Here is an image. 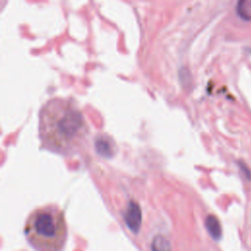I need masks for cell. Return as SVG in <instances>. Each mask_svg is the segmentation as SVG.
<instances>
[{"label": "cell", "instance_id": "2", "mask_svg": "<svg viewBox=\"0 0 251 251\" xmlns=\"http://www.w3.org/2000/svg\"><path fill=\"white\" fill-rule=\"evenodd\" d=\"M24 232L36 251H63L68 236L64 212L56 204L33 209L25 220Z\"/></svg>", "mask_w": 251, "mask_h": 251}, {"label": "cell", "instance_id": "6", "mask_svg": "<svg viewBox=\"0 0 251 251\" xmlns=\"http://www.w3.org/2000/svg\"><path fill=\"white\" fill-rule=\"evenodd\" d=\"M152 251H172L169 241L163 236H156L152 242Z\"/></svg>", "mask_w": 251, "mask_h": 251}, {"label": "cell", "instance_id": "4", "mask_svg": "<svg viewBox=\"0 0 251 251\" xmlns=\"http://www.w3.org/2000/svg\"><path fill=\"white\" fill-rule=\"evenodd\" d=\"M205 224L210 235L214 239H220L222 236V226L219 220L215 216L210 215L206 218Z\"/></svg>", "mask_w": 251, "mask_h": 251}, {"label": "cell", "instance_id": "3", "mask_svg": "<svg viewBox=\"0 0 251 251\" xmlns=\"http://www.w3.org/2000/svg\"><path fill=\"white\" fill-rule=\"evenodd\" d=\"M126 225L133 231H137L140 226L141 213L138 205L135 202H130L126 208V216H125Z\"/></svg>", "mask_w": 251, "mask_h": 251}, {"label": "cell", "instance_id": "1", "mask_svg": "<svg viewBox=\"0 0 251 251\" xmlns=\"http://www.w3.org/2000/svg\"><path fill=\"white\" fill-rule=\"evenodd\" d=\"M38 132L43 147L70 155L84 142L89 126L75 100L57 96L48 99L41 106Z\"/></svg>", "mask_w": 251, "mask_h": 251}, {"label": "cell", "instance_id": "5", "mask_svg": "<svg viewBox=\"0 0 251 251\" xmlns=\"http://www.w3.org/2000/svg\"><path fill=\"white\" fill-rule=\"evenodd\" d=\"M237 15L245 20L251 21V0H240L236 4Z\"/></svg>", "mask_w": 251, "mask_h": 251}]
</instances>
